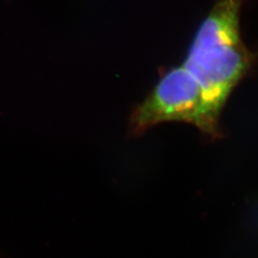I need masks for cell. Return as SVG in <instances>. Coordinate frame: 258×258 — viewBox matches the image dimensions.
<instances>
[{"label": "cell", "instance_id": "1", "mask_svg": "<svg viewBox=\"0 0 258 258\" xmlns=\"http://www.w3.org/2000/svg\"><path fill=\"white\" fill-rule=\"evenodd\" d=\"M241 3L218 0L198 29L183 64L175 67L185 91L199 107L200 130L212 139L221 138L222 110L254 62L240 37Z\"/></svg>", "mask_w": 258, "mask_h": 258}]
</instances>
